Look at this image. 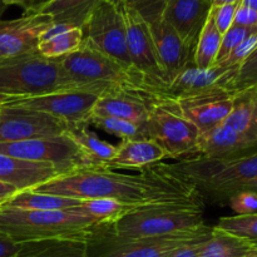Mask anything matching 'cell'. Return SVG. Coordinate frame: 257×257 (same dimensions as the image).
I'll list each match as a JSON object with an SVG mask.
<instances>
[{
  "instance_id": "cell-1",
  "label": "cell",
  "mask_w": 257,
  "mask_h": 257,
  "mask_svg": "<svg viewBox=\"0 0 257 257\" xmlns=\"http://www.w3.org/2000/svg\"><path fill=\"white\" fill-rule=\"evenodd\" d=\"M32 191L77 200L110 198L135 207L203 205L192 186L156 165L138 175L118 173L107 167H83L55 176Z\"/></svg>"
},
{
  "instance_id": "cell-2",
  "label": "cell",
  "mask_w": 257,
  "mask_h": 257,
  "mask_svg": "<svg viewBox=\"0 0 257 257\" xmlns=\"http://www.w3.org/2000/svg\"><path fill=\"white\" fill-rule=\"evenodd\" d=\"M163 172L192 186L202 203L228 206L242 192L257 195V152L231 160L186 157L175 163H156Z\"/></svg>"
},
{
  "instance_id": "cell-3",
  "label": "cell",
  "mask_w": 257,
  "mask_h": 257,
  "mask_svg": "<svg viewBox=\"0 0 257 257\" xmlns=\"http://www.w3.org/2000/svg\"><path fill=\"white\" fill-rule=\"evenodd\" d=\"M99 223L80 207L62 211H30L0 206V236L25 243L44 240L87 242Z\"/></svg>"
},
{
  "instance_id": "cell-4",
  "label": "cell",
  "mask_w": 257,
  "mask_h": 257,
  "mask_svg": "<svg viewBox=\"0 0 257 257\" xmlns=\"http://www.w3.org/2000/svg\"><path fill=\"white\" fill-rule=\"evenodd\" d=\"M68 90L79 88L68 77L59 59L34 52L0 60V94L24 99Z\"/></svg>"
},
{
  "instance_id": "cell-5",
  "label": "cell",
  "mask_w": 257,
  "mask_h": 257,
  "mask_svg": "<svg viewBox=\"0 0 257 257\" xmlns=\"http://www.w3.org/2000/svg\"><path fill=\"white\" fill-rule=\"evenodd\" d=\"M202 207L203 205L146 206L105 225L114 235L127 238L196 235L211 228L203 221Z\"/></svg>"
},
{
  "instance_id": "cell-6",
  "label": "cell",
  "mask_w": 257,
  "mask_h": 257,
  "mask_svg": "<svg viewBox=\"0 0 257 257\" xmlns=\"http://www.w3.org/2000/svg\"><path fill=\"white\" fill-rule=\"evenodd\" d=\"M63 69L79 90L103 95L122 88L147 89L145 79L135 68L127 67L85 42L80 48L60 58Z\"/></svg>"
},
{
  "instance_id": "cell-7",
  "label": "cell",
  "mask_w": 257,
  "mask_h": 257,
  "mask_svg": "<svg viewBox=\"0 0 257 257\" xmlns=\"http://www.w3.org/2000/svg\"><path fill=\"white\" fill-rule=\"evenodd\" d=\"M145 127L148 140L162 146L168 158L182 160L195 155L200 131L183 115L180 104L175 100L158 95Z\"/></svg>"
},
{
  "instance_id": "cell-8",
  "label": "cell",
  "mask_w": 257,
  "mask_h": 257,
  "mask_svg": "<svg viewBox=\"0 0 257 257\" xmlns=\"http://www.w3.org/2000/svg\"><path fill=\"white\" fill-rule=\"evenodd\" d=\"M212 231L196 235L162 238H127L114 235L105 223L93 228L85 242L84 257H166L178 246L205 236Z\"/></svg>"
},
{
  "instance_id": "cell-9",
  "label": "cell",
  "mask_w": 257,
  "mask_h": 257,
  "mask_svg": "<svg viewBox=\"0 0 257 257\" xmlns=\"http://www.w3.org/2000/svg\"><path fill=\"white\" fill-rule=\"evenodd\" d=\"M83 42L132 67L127 50V29L120 5L112 0H102L93 9L83 27Z\"/></svg>"
},
{
  "instance_id": "cell-10",
  "label": "cell",
  "mask_w": 257,
  "mask_h": 257,
  "mask_svg": "<svg viewBox=\"0 0 257 257\" xmlns=\"http://www.w3.org/2000/svg\"><path fill=\"white\" fill-rule=\"evenodd\" d=\"M237 67L215 64L207 69H200L193 63L188 64L158 95L177 103L211 98L232 97L227 90Z\"/></svg>"
},
{
  "instance_id": "cell-11",
  "label": "cell",
  "mask_w": 257,
  "mask_h": 257,
  "mask_svg": "<svg viewBox=\"0 0 257 257\" xmlns=\"http://www.w3.org/2000/svg\"><path fill=\"white\" fill-rule=\"evenodd\" d=\"M0 153L30 162L50 163L58 176L89 167L78 146L67 135L20 142H0Z\"/></svg>"
},
{
  "instance_id": "cell-12",
  "label": "cell",
  "mask_w": 257,
  "mask_h": 257,
  "mask_svg": "<svg viewBox=\"0 0 257 257\" xmlns=\"http://www.w3.org/2000/svg\"><path fill=\"white\" fill-rule=\"evenodd\" d=\"M127 29V50L132 67L145 79L151 92L160 93L167 87L156 53L150 25L132 8L120 4Z\"/></svg>"
},
{
  "instance_id": "cell-13",
  "label": "cell",
  "mask_w": 257,
  "mask_h": 257,
  "mask_svg": "<svg viewBox=\"0 0 257 257\" xmlns=\"http://www.w3.org/2000/svg\"><path fill=\"white\" fill-rule=\"evenodd\" d=\"M68 124L39 110L9 102L0 107V142H20L63 136Z\"/></svg>"
},
{
  "instance_id": "cell-14",
  "label": "cell",
  "mask_w": 257,
  "mask_h": 257,
  "mask_svg": "<svg viewBox=\"0 0 257 257\" xmlns=\"http://www.w3.org/2000/svg\"><path fill=\"white\" fill-rule=\"evenodd\" d=\"M99 95L82 90L53 93L42 97L14 99L13 103L30 109L47 113L58 118L68 125L87 124L92 117L93 108Z\"/></svg>"
},
{
  "instance_id": "cell-15",
  "label": "cell",
  "mask_w": 257,
  "mask_h": 257,
  "mask_svg": "<svg viewBox=\"0 0 257 257\" xmlns=\"http://www.w3.org/2000/svg\"><path fill=\"white\" fill-rule=\"evenodd\" d=\"M54 24L44 13H24L18 19H0V54L13 58L38 52L43 34Z\"/></svg>"
},
{
  "instance_id": "cell-16",
  "label": "cell",
  "mask_w": 257,
  "mask_h": 257,
  "mask_svg": "<svg viewBox=\"0 0 257 257\" xmlns=\"http://www.w3.org/2000/svg\"><path fill=\"white\" fill-rule=\"evenodd\" d=\"M157 97L155 92L142 88L113 90L98 98L93 108L92 117L118 118L145 125L151 107Z\"/></svg>"
},
{
  "instance_id": "cell-17",
  "label": "cell",
  "mask_w": 257,
  "mask_h": 257,
  "mask_svg": "<svg viewBox=\"0 0 257 257\" xmlns=\"http://www.w3.org/2000/svg\"><path fill=\"white\" fill-rule=\"evenodd\" d=\"M148 25L161 69L168 85L188 64L193 63V50L163 18L153 20Z\"/></svg>"
},
{
  "instance_id": "cell-18",
  "label": "cell",
  "mask_w": 257,
  "mask_h": 257,
  "mask_svg": "<svg viewBox=\"0 0 257 257\" xmlns=\"http://www.w3.org/2000/svg\"><path fill=\"white\" fill-rule=\"evenodd\" d=\"M255 152H257V141L222 123L200 135L193 156L208 160H231Z\"/></svg>"
},
{
  "instance_id": "cell-19",
  "label": "cell",
  "mask_w": 257,
  "mask_h": 257,
  "mask_svg": "<svg viewBox=\"0 0 257 257\" xmlns=\"http://www.w3.org/2000/svg\"><path fill=\"white\" fill-rule=\"evenodd\" d=\"M211 0H166L162 18L195 50L198 35L211 12Z\"/></svg>"
},
{
  "instance_id": "cell-20",
  "label": "cell",
  "mask_w": 257,
  "mask_h": 257,
  "mask_svg": "<svg viewBox=\"0 0 257 257\" xmlns=\"http://www.w3.org/2000/svg\"><path fill=\"white\" fill-rule=\"evenodd\" d=\"M58 176L50 163L30 162L0 153V181L18 191L33 190Z\"/></svg>"
},
{
  "instance_id": "cell-21",
  "label": "cell",
  "mask_w": 257,
  "mask_h": 257,
  "mask_svg": "<svg viewBox=\"0 0 257 257\" xmlns=\"http://www.w3.org/2000/svg\"><path fill=\"white\" fill-rule=\"evenodd\" d=\"M165 158H168V153L153 140L143 138L120 141L115 148L114 157L108 163L107 168H128L141 171L160 163Z\"/></svg>"
},
{
  "instance_id": "cell-22",
  "label": "cell",
  "mask_w": 257,
  "mask_h": 257,
  "mask_svg": "<svg viewBox=\"0 0 257 257\" xmlns=\"http://www.w3.org/2000/svg\"><path fill=\"white\" fill-rule=\"evenodd\" d=\"M183 115L196 125L200 135L222 124L233 108V97L211 98L178 103Z\"/></svg>"
},
{
  "instance_id": "cell-23",
  "label": "cell",
  "mask_w": 257,
  "mask_h": 257,
  "mask_svg": "<svg viewBox=\"0 0 257 257\" xmlns=\"http://www.w3.org/2000/svg\"><path fill=\"white\" fill-rule=\"evenodd\" d=\"M65 135L78 146L89 167H107L114 157L117 146L98 137L87 124L68 125Z\"/></svg>"
},
{
  "instance_id": "cell-24",
  "label": "cell",
  "mask_w": 257,
  "mask_h": 257,
  "mask_svg": "<svg viewBox=\"0 0 257 257\" xmlns=\"http://www.w3.org/2000/svg\"><path fill=\"white\" fill-rule=\"evenodd\" d=\"M83 43V29L67 24H53L43 34L38 53L49 59H60L80 48Z\"/></svg>"
},
{
  "instance_id": "cell-25",
  "label": "cell",
  "mask_w": 257,
  "mask_h": 257,
  "mask_svg": "<svg viewBox=\"0 0 257 257\" xmlns=\"http://www.w3.org/2000/svg\"><path fill=\"white\" fill-rule=\"evenodd\" d=\"M0 206L30 211H62L80 207L82 200L25 190L17 192L13 197L3 202Z\"/></svg>"
},
{
  "instance_id": "cell-26",
  "label": "cell",
  "mask_w": 257,
  "mask_h": 257,
  "mask_svg": "<svg viewBox=\"0 0 257 257\" xmlns=\"http://www.w3.org/2000/svg\"><path fill=\"white\" fill-rule=\"evenodd\" d=\"M102 0H50L38 13L52 17L54 24L84 27L88 17Z\"/></svg>"
},
{
  "instance_id": "cell-27",
  "label": "cell",
  "mask_w": 257,
  "mask_h": 257,
  "mask_svg": "<svg viewBox=\"0 0 257 257\" xmlns=\"http://www.w3.org/2000/svg\"><path fill=\"white\" fill-rule=\"evenodd\" d=\"M223 124L257 141V93L233 97V108Z\"/></svg>"
},
{
  "instance_id": "cell-28",
  "label": "cell",
  "mask_w": 257,
  "mask_h": 257,
  "mask_svg": "<svg viewBox=\"0 0 257 257\" xmlns=\"http://www.w3.org/2000/svg\"><path fill=\"white\" fill-rule=\"evenodd\" d=\"M252 243L212 227L210 236L200 248L198 257H245Z\"/></svg>"
},
{
  "instance_id": "cell-29",
  "label": "cell",
  "mask_w": 257,
  "mask_h": 257,
  "mask_svg": "<svg viewBox=\"0 0 257 257\" xmlns=\"http://www.w3.org/2000/svg\"><path fill=\"white\" fill-rule=\"evenodd\" d=\"M84 241L44 240L22 243L18 257H84Z\"/></svg>"
},
{
  "instance_id": "cell-30",
  "label": "cell",
  "mask_w": 257,
  "mask_h": 257,
  "mask_svg": "<svg viewBox=\"0 0 257 257\" xmlns=\"http://www.w3.org/2000/svg\"><path fill=\"white\" fill-rule=\"evenodd\" d=\"M222 34L218 32L211 15H208L193 50V64L200 69H207L212 67L220 50Z\"/></svg>"
},
{
  "instance_id": "cell-31",
  "label": "cell",
  "mask_w": 257,
  "mask_h": 257,
  "mask_svg": "<svg viewBox=\"0 0 257 257\" xmlns=\"http://www.w3.org/2000/svg\"><path fill=\"white\" fill-rule=\"evenodd\" d=\"M80 208L98 223H112L138 207L110 198H90L82 200Z\"/></svg>"
},
{
  "instance_id": "cell-32",
  "label": "cell",
  "mask_w": 257,
  "mask_h": 257,
  "mask_svg": "<svg viewBox=\"0 0 257 257\" xmlns=\"http://www.w3.org/2000/svg\"><path fill=\"white\" fill-rule=\"evenodd\" d=\"M89 125H94L98 130L115 136L122 141L147 138L145 125L137 124L130 120L109 117H92L89 120Z\"/></svg>"
},
{
  "instance_id": "cell-33",
  "label": "cell",
  "mask_w": 257,
  "mask_h": 257,
  "mask_svg": "<svg viewBox=\"0 0 257 257\" xmlns=\"http://www.w3.org/2000/svg\"><path fill=\"white\" fill-rule=\"evenodd\" d=\"M227 90L232 97L243 93H257V48L238 65Z\"/></svg>"
},
{
  "instance_id": "cell-34",
  "label": "cell",
  "mask_w": 257,
  "mask_h": 257,
  "mask_svg": "<svg viewBox=\"0 0 257 257\" xmlns=\"http://www.w3.org/2000/svg\"><path fill=\"white\" fill-rule=\"evenodd\" d=\"M215 227L236 237L243 238L252 245H257V212L252 215L222 217Z\"/></svg>"
},
{
  "instance_id": "cell-35",
  "label": "cell",
  "mask_w": 257,
  "mask_h": 257,
  "mask_svg": "<svg viewBox=\"0 0 257 257\" xmlns=\"http://www.w3.org/2000/svg\"><path fill=\"white\" fill-rule=\"evenodd\" d=\"M257 27H238V25H232L225 34L222 35V40H221L220 50H218L217 58H216L215 64H220L222 63L228 55L231 54L233 49L242 42L243 39L248 37L250 34H252L253 32H256ZM213 64V65H215Z\"/></svg>"
},
{
  "instance_id": "cell-36",
  "label": "cell",
  "mask_w": 257,
  "mask_h": 257,
  "mask_svg": "<svg viewBox=\"0 0 257 257\" xmlns=\"http://www.w3.org/2000/svg\"><path fill=\"white\" fill-rule=\"evenodd\" d=\"M122 4L135 9L148 24L162 18L166 0H124Z\"/></svg>"
},
{
  "instance_id": "cell-37",
  "label": "cell",
  "mask_w": 257,
  "mask_h": 257,
  "mask_svg": "<svg viewBox=\"0 0 257 257\" xmlns=\"http://www.w3.org/2000/svg\"><path fill=\"white\" fill-rule=\"evenodd\" d=\"M240 3H233V4H225L218 5V7L211 8L210 15L215 23L216 28L221 34H225L228 29L233 25V19L237 8L240 7Z\"/></svg>"
},
{
  "instance_id": "cell-38",
  "label": "cell",
  "mask_w": 257,
  "mask_h": 257,
  "mask_svg": "<svg viewBox=\"0 0 257 257\" xmlns=\"http://www.w3.org/2000/svg\"><path fill=\"white\" fill-rule=\"evenodd\" d=\"M257 48V30L253 32L252 34L248 35L246 39H243L235 49L231 52V54L220 63L221 65H226V67H238L251 53Z\"/></svg>"
},
{
  "instance_id": "cell-39",
  "label": "cell",
  "mask_w": 257,
  "mask_h": 257,
  "mask_svg": "<svg viewBox=\"0 0 257 257\" xmlns=\"http://www.w3.org/2000/svg\"><path fill=\"white\" fill-rule=\"evenodd\" d=\"M228 206L238 216L252 215L257 212V195L251 192L238 193L231 198Z\"/></svg>"
},
{
  "instance_id": "cell-40",
  "label": "cell",
  "mask_w": 257,
  "mask_h": 257,
  "mask_svg": "<svg viewBox=\"0 0 257 257\" xmlns=\"http://www.w3.org/2000/svg\"><path fill=\"white\" fill-rule=\"evenodd\" d=\"M211 233V232H210ZM210 233L205 236H201V237L195 238V240H191L188 242L183 243V245L178 246L175 250L171 251L166 257H198L200 253V248L202 246V243L205 242L206 238L210 236Z\"/></svg>"
},
{
  "instance_id": "cell-41",
  "label": "cell",
  "mask_w": 257,
  "mask_h": 257,
  "mask_svg": "<svg viewBox=\"0 0 257 257\" xmlns=\"http://www.w3.org/2000/svg\"><path fill=\"white\" fill-rule=\"evenodd\" d=\"M233 25H238V27H246V28L257 27V12L240 4V7H238L237 10H236L235 19H233Z\"/></svg>"
},
{
  "instance_id": "cell-42",
  "label": "cell",
  "mask_w": 257,
  "mask_h": 257,
  "mask_svg": "<svg viewBox=\"0 0 257 257\" xmlns=\"http://www.w3.org/2000/svg\"><path fill=\"white\" fill-rule=\"evenodd\" d=\"M50 0H4L5 5L10 7V5H17L24 9V13H37L48 4Z\"/></svg>"
},
{
  "instance_id": "cell-43",
  "label": "cell",
  "mask_w": 257,
  "mask_h": 257,
  "mask_svg": "<svg viewBox=\"0 0 257 257\" xmlns=\"http://www.w3.org/2000/svg\"><path fill=\"white\" fill-rule=\"evenodd\" d=\"M22 243L14 242L10 238L0 236V257H18Z\"/></svg>"
},
{
  "instance_id": "cell-44",
  "label": "cell",
  "mask_w": 257,
  "mask_h": 257,
  "mask_svg": "<svg viewBox=\"0 0 257 257\" xmlns=\"http://www.w3.org/2000/svg\"><path fill=\"white\" fill-rule=\"evenodd\" d=\"M17 192H19V191L14 186L8 185V183L0 181V205L7 200H9L10 197H13Z\"/></svg>"
},
{
  "instance_id": "cell-45",
  "label": "cell",
  "mask_w": 257,
  "mask_h": 257,
  "mask_svg": "<svg viewBox=\"0 0 257 257\" xmlns=\"http://www.w3.org/2000/svg\"><path fill=\"white\" fill-rule=\"evenodd\" d=\"M242 0H211V5L212 7H218V5L225 4H233V3H240Z\"/></svg>"
},
{
  "instance_id": "cell-46",
  "label": "cell",
  "mask_w": 257,
  "mask_h": 257,
  "mask_svg": "<svg viewBox=\"0 0 257 257\" xmlns=\"http://www.w3.org/2000/svg\"><path fill=\"white\" fill-rule=\"evenodd\" d=\"M241 5L250 8V9L257 12V0H242V2H241Z\"/></svg>"
},
{
  "instance_id": "cell-47",
  "label": "cell",
  "mask_w": 257,
  "mask_h": 257,
  "mask_svg": "<svg viewBox=\"0 0 257 257\" xmlns=\"http://www.w3.org/2000/svg\"><path fill=\"white\" fill-rule=\"evenodd\" d=\"M12 100H14V98L8 97V95H4V94H0V107H2V105L8 104V103L12 102Z\"/></svg>"
},
{
  "instance_id": "cell-48",
  "label": "cell",
  "mask_w": 257,
  "mask_h": 257,
  "mask_svg": "<svg viewBox=\"0 0 257 257\" xmlns=\"http://www.w3.org/2000/svg\"><path fill=\"white\" fill-rule=\"evenodd\" d=\"M245 257H257V245H253Z\"/></svg>"
},
{
  "instance_id": "cell-49",
  "label": "cell",
  "mask_w": 257,
  "mask_h": 257,
  "mask_svg": "<svg viewBox=\"0 0 257 257\" xmlns=\"http://www.w3.org/2000/svg\"><path fill=\"white\" fill-rule=\"evenodd\" d=\"M7 5H5L4 0H0V19H2V15L4 14V12L7 10Z\"/></svg>"
},
{
  "instance_id": "cell-50",
  "label": "cell",
  "mask_w": 257,
  "mask_h": 257,
  "mask_svg": "<svg viewBox=\"0 0 257 257\" xmlns=\"http://www.w3.org/2000/svg\"><path fill=\"white\" fill-rule=\"evenodd\" d=\"M112 2H113V3H115V4L120 5V4H122L123 2H124V0H112Z\"/></svg>"
},
{
  "instance_id": "cell-51",
  "label": "cell",
  "mask_w": 257,
  "mask_h": 257,
  "mask_svg": "<svg viewBox=\"0 0 257 257\" xmlns=\"http://www.w3.org/2000/svg\"><path fill=\"white\" fill-rule=\"evenodd\" d=\"M3 59V57H2V54H0V60H2Z\"/></svg>"
}]
</instances>
